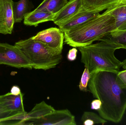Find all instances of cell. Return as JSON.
Returning a JSON list of instances; mask_svg holds the SVG:
<instances>
[{
    "instance_id": "cell-1",
    "label": "cell",
    "mask_w": 126,
    "mask_h": 125,
    "mask_svg": "<svg viewBox=\"0 0 126 125\" xmlns=\"http://www.w3.org/2000/svg\"><path fill=\"white\" fill-rule=\"evenodd\" d=\"M118 72L98 71L91 74L88 90L102 102L98 111L107 121L120 122L126 110V86L120 80Z\"/></svg>"
},
{
    "instance_id": "cell-2",
    "label": "cell",
    "mask_w": 126,
    "mask_h": 125,
    "mask_svg": "<svg viewBox=\"0 0 126 125\" xmlns=\"http://www.w3.org/2000/svg\"><path fill=\"white\" fill-rule=\"evenodd\" d=\"M115 6L78 28L64 32V42L73 47L86 46L116 30L115 20L111 14Z\"/></svg>"
},
{
    "instance_id": "cell-3",
    "label": "cell",
    "mask_w": 126,
    "mask_h": 125,
    "mask_svg": "<svg viewBox=\"0 0 126 125\" xmlns=\"http://www.w3.org/2000/svg\"><path fill=\"white\" fill-rule=\"evenodd\" d=\"M100 41L78 47L81 54V62L91 74L98 71L119 72L122 62L115 57V52L117 49L126 50V47L109 40L101 39Z\"/></svg>"
},
{
    "instance_id": "cell-4",
    "label": "cell",
    "mask_w": 126,
    "mask_h": 125,
    "mask_svg": "<svg viewBox=\"0 0 126 125\" xmlns=\"http://www.w3.org/2000/svg\"><path fill=\"white\" fill-rule=\"evenodd\" d=\"M35 69L47 70L54 68L62 60V54H59L43 43L30 37L15 43Z\"/></svg>"
},
{
    "instance_id": "cell-5",
    "label": "cell",
    "mask_w": 126,
    "mask_h": 125,
    "mask_svg": "<svg viewBox=\"0 0 126 125\" xmlns=\"http://www.w3.org/2000/svg\"><path fill=\"white\" fill-rule=\"evenodd\" d=\"M0 65L17 68L32 69V67L22 51L15 45L0 43Z\"/></svg>"
},
{
    "instance_id": "cell-6",
    "label": "cell",
    "mask_w": 126,
    "mask_h": 125,
    "mask_svg": "<svg viewBox=\"0 0 126 125\" xmlns=\"http://www.w3.org/2000/svg\"><path fill=\"white\" fill-rule=\"evenodd\" d=\"M32 37L33 39L40 42L51 50L62 54L64 33L60 28H50L40 32Z\"/></svg>"
},
{
    "instance_id": "cell-7",
    "label": "cell",
    "mask_w": 126,
    "mask_h": 125,
    "mask_svg": "<svg viewBox=\"0 0 126 125\" xmlns=\"http://www.w3.org/2000/svg\"><path fill=\"white\" fill-rule=\"evenodd\" d=\"M75 118L68 109L55 110L51 114L25 125H76Z\"/></svg>"
},
{
    "instance_id": "cell-8",
    "label": "cell",
    "mask_w": 126,
    "mask_h": 125,
    "mask_svg": "<svg viewBox=\"0 0 126 125\" xmlns=\"http://www.w3.org/2000/svg\"><path fill=\"white\" fill-rule=\"evenodd\" d=\"M13 0H0V34H11L14 28Z\"/></svg>"
},
{
    "instance_id": "cell-9",
    "label": "cell",
    "mask_w": 126,
    "mask_h": 125,
    "mask_svg": "<svg viewBox=\"0 0 126 125\" xmlns=\"http://www.w3.org/2000/svg\"><path fill=\"white\" fill-rule=\"evenodd\" d=\"M22 92L18 95L9 92L0 95V103L7 111L16 116H24L27 112L25 111Z\"/></svg>"
},
{
    "instance_id": "cell-10",
    "label": "cell",
    "mask_w": 126,
    "mask_h": 125,
    "mask_svg": "<svg viewBox=\"0 0 126 125\" xmlns=\"http://www.w3.org/2000/svg\"><path fill=\"white\" fill-rule=\"evenodd\" d=\"M82 6V0H70L55 15L52 21L58 26L79 12L81 10Z\"/></svg>"
},
{
    "instance_id": "cell-11",
    "label": "cell",
    "mask_w": 126,
    "mask_h": 125,
    "mask_svg": "<svg viewBox=\"0 0 126 125\" xmlns=\"http://www.w3.org/2000/svg\"><path fill=\"white\" fill-rule=\"evenodd\" d=\"M100 14V12L86 11L81 10L77 14L58 26L64 33L78 28Z\"/></svg>"
},
{
    "instance_id": "cell-12",
    "label": "cell",
    "mask_w": 126,
    "mask_h": 125,
    "mask_svg": "<svg viewBox=\"0 0 126 125\" xmlns=\"http://www.w3.org/2000/svg\"><path fill=\"white\" fill-rule=\"evenodd\" d=\"M81 10L92 12H98L107 10L126 0H82Z\"/></svg>"
},
{
    "instance_id": "cell-13",
    "label": "cell",
    "mask_w": 126,
    "mask_h": 125,
    "mask_svg": "<svg viewBox=\"0 0 126 125\" xmlns=\"http://www.w3.org/2000/svg\"><path fill=\"white\" fill-rule=\"evenodd\" d=\"M55 15L47 12L34 10L28 13L24 19V24L27 26H38L40 23L52 21Z\"/></svg>"
},
{
    "instance_id": "cell-14",
    "label": "cell",
    "mask_w": 126,
    "mask_h": 125,
    "mask_svg": "<svg viewBox=\"0 0 126 125\" xmlns=\"http://www.w3.org/2000/svg\"><path fill=\"white\" fill-rule=\"evenodd\" d=\"M55 111L51 106L48 105L44 101L37 103L29 113L25 116V120L21 125H25L27 122L33 121L40 119L46 115L52 113Z\"/></svg>"
},
{
    "instance_id": "cell-15",
    "label": "cell",
    "mask_w": 126,
    "mask_h": 125,
    "mask_svg": "<svg viewBox=\"0 0 126 125\" xmlns=\"http://www.w3.org/2000/svg\"><path fill=\"white\" fill-rule=\"evenodd\" d=\"M111 14L115 20L116 30H126V0L124 1L115 6Z\"/></svg>"
},
{
    "instance_id": "cell-16",
    "label": "cell",
    "mask_w": 126,
    "mask_h": 125,
    "mask_svg": "<svg viewBox=\"0 0 126 125\" xmlns=\"http://www.w3.org/2000/svg\"><path fill=\"white\" fill-rule=\"evenodd\" d=\"M33 5L29 0H20L13 1V17L15 23H21L25 16L33 8Z\"/></svg>"
},
{
    "instance_id": "cell-17",
    "label": "cell",
    "mask_w": 126,
    "mask_h": 125,
    "mask_svg": "<svg viewBox=\"0 0 126 125\" xmlns=\"http://www.w3.org/2000/svg\"><path fill=\"white\" fill-rule=\"evenodd\" d=\"M67 0H44L35 9L56 14L66 4Z\"/></svg>"
},
{
    "instance_id": "cell-18",
    "label": "cell",
    "mask_w": 126,
    "mask_h": 125,
    "mask_svg": "<svg viewBox=\"0 0 126 125\" xmlns=\"http://www.w3.org/2000/svg\"><path fill=\"white\" fill-rule=\"evenodd\" d=\"M0 120L4 121V125H18L22 120V116H15L6 110L0 103Z\"/></svg>"
},
{
    "instance_id": "cell-19",
    "label": "cell",
    "mask_w": 126,
    "mask_h": 125,
    "mask_svg": "<svg viewBox=\"0 0 126 125\" xmlns=\"http://www.w3.org/2000/svg\"><path fill=\"white\" fill-rule=\"evenodd\" d=\"M83 125H93L95 124L104 125L107 121L95 113L90 112H84L81 118Z\"/></svg>"
},
{
    "instance_id": "cell-20",
    "label": "cell",
    "mask_w": 126,
    "mask_h": 125,
    "mask_svg": "<svg viewBox=\"0 0 126 125\" xmlns=\"http://www.w3.org/2000/svg\"><path fill=\"white\" fill-rule=\"evenodd\" d=\"M101 39L111 40L126 47V30L124 31L115 30Z\"/></svg>"
},
{
    "instance_id": "cell-21",
    "label": "cell",
    "mask_w": 126,
    "mask_h": 125,
    "mask_svg": "<svg viewBox=\"0 0 126 125\" xmlns=\"http://www.w3.org/2000/svg\"><path fill=\"white\" fill-rule=\"evenodd\" d=\"M91 74L89 71L88 68L85 67L79 84L80 90L82 91H88V83L91 78Z\"/></svg>"
},
{
    "instance_id": "cell-22",
    "label": "cell",
    "mask_w": 126,
    "mask_h": 125,
    "mask_svg": "<svg viewBox=\"0 0 126 125\" xmlns=\"http://www.w3.org/2000/svg\"><path fill=\"white\" fill-rule=\"evenodd\" d=\"M77 52L78 50L76 47L73 48L70 50L67 54V59L70 61L75 60L77 57Z\"/></svg>"
},
{
    "instance_id": "cell-23",
    "label": "cell",
    "mask_w": 126,
    "mask_h": 125,
    "mask_svg": "<svg viewBox=\"0 0 126 125\" xmlns=\"http://www.w3.org/2000/svg\"><path fill=\"white\" fill-rule=\"evenodd\" d=\"M91 105V108L92 109L98 111L101 107L102 102L99 99H95L92 101Z\"/></svg>"
},
{
    "instance_id": "cell-24",
    "label": "cell",
    "mask_w": 126,
    "mask_h": 125,
    "mask_svg": "<svg viewBox=\"0 0 126 125\" xmlns=\"http://www.w3.org/2000/svg\"><path fill=\"white\" fill-rule=\"evenodd\" d=\"M118 76L122 83L126 86V69L118 72Z\"/></svg>"
},
{
    "instance_id": "cell-25",
    "label": "cell",
    "mask_w": 126,
    "mask_h": 125,
    "mask_svg": "<svg viewBox=\"0 0 126 125\" xmlns=\"http://www.w3.org/2000/svg\"><path fill=\"white\" fill-rule=\"evenodd\" d=\"M10 92L15 95H18L21 93L20 89L17 86H14L12 87Z\"/></svg>"
},
{
    "instance_id": "cell-26",
    "label": "cell",
    "mask_w": 126,
    "mask_h": 125,
    "mask_svg": "<svg viewBox=\"0 0 126 125\" xmlns=\"http://www.w3.org/2000/svg\"><path fill=\"white\" fill-rule=\"evenodd\" d=\"M122 67L124 69H126V58L122 62Z\"/></svg>"
},
{
    "instance_id": "cell-27",
    "label": "cell",
    "mask_w": 126,
    "mask_h": 125,
    "mask_svg": "<svg viewBox=\"0 0 126 125\" xmlns=\"http://www.w3.org/2000/svg\"><path fill=\"white\" fill-rule=\"evenodd\" d=\"M4 122L3 120H0V125H4Z\"/></svg>"
}]
</instances>
